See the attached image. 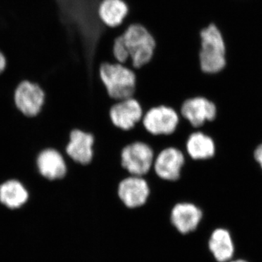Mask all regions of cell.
I'll use <instances>...</instances> for the list:
<instances>
[{
  "label": "cell",
  "instance_id": "obj_1",
  "mask_svg": "<svg viewBox=\"0 0 262 262\" xmlns=\"http://www.w3.org/2000/svg\"><path fill=\"white\" fill-rule=\"evenodd\" d=\"M56 1L74 61L82 65L88 75H96L101 64L98 62V48L106 33V26L98 15L102 0Z\"/></svg>",
  "mask_w": 262,
  "mask_h": 262
},
{
  "label": "cell",
  "instance_id": "obj_2",
  "mask_svg": "<svg viewBox=\"0 0 262 262\" xmlns=\"http://www.w3.org/2000/svg\"><path fill=\"white\" fill-rule=\"evenodd\" d=\"M130 58L129 68L140 70L154 58L156 42L149 31L139 24H131L125 32L116 38Z\"/></svg>",
  "mask_w": 262,
  "mask_h": 262
},
{
  "label": "cell",
  "instance_id": "obj_3",
  "mask_svg": "<svg viewBox=\"0 0 262 262\" xmlns=\"http://www.w3.org/2000/svg\"><path fill=\"white\" fill-rule=\"evenodd\" d=\"M99 77L108 96L115 102L134 98L136 75L132 69L117 62L103 61L99 66Z\"/></svg>",
  "mask_w": 262,
  "mask_h": 262
},
{
  "label": "cell",
  "instance_id": "obj_4",
  "mask_svg": "<svg viewBox=\"0 0 262 262\" xmlns=\"http://www.w3.org/2000/svg\"><path fill=\"white\" fill-rule=\"evenodd\" d=\"M201 49L199 53V67L205 75H215L225 69L226 48L220 29L210 24L200 33Z\"/></svg>",
  "mask_w": 262,
  "mask_h": 262
},
{
  "label": "cell",
  "instance_id": "obj_5",
  "mask_svg": "<svg viewBox=\"0 0 262 262\" xmlns=\"http://www.w3.org/2000/svg\"><path fill=\"white\" fill-rule=\"evenodd\" d=\"M155 158L151 146L142 141H135L122 149L121 165L130 176L144 177L152 169Z\"/></svg>",
  "mask_w": 262,
  "mask_h": 262
},
{
  "label": "cell",
  "instance_id": "obj_6",
  "mask_svg": "<svg viewBox=\"0 0 262 262\" xmlns=\"http://www.w3.org/2000/svg\"><path fill=\"white\" fill-rule=\"evenodd\" d=\"M180 117L170 106H155L148 110L141 120L143 126L153 136H169L173 134L178 126Z\"/></svg>",
  "mask_w": 262,
  "mask_h": 262
},
{
  "label": "cell",
  "instance_id": "obj_7",
  "mask_svg": "<svg viewBox=\"0 0 262 262\" xmlns=\"http://www.w3.org/2000/svg\"><path fill=\"white\" fill-rule=\"evenodd\" d=\"M179 115L187 120L194 130H198L206 122L214 121L218 115V108L211 100L196 96L183 102Z\"/></svg>",
  "mask_w": 262,
  "mask_h": 262
},
{
  "label": "cell",
  "instance_id": "obj_8",
  "mask_svg": "<svg viewBox=\"0 0 262 262\" xmlns=\"http://www.w3.org/2000/svg\"><path fill=\"white\" fill-rule=\"evenodd\" d=\"M117 195L126 208L130 209L141 208L149 199V184L144 177L129 176L119 183Z\"/></svg>",
  "mask_w": 262,
  "mask_h": 262
},
{
  "label": "cell",
  "instance_id": "obj_9",
  "mask_svg": "<svg viewBox=\"0 0 262 262\" xmlns=\"http://www.w3.org/2000/svg\"><path fill=\"white\" fill-rule=\"evenodd\" d=\"M203 216V210L199 206L189 202H182L172 208L170 222L179 234L187 235L198 230Z\"/></svg>",
  "mask_w": 262,
  "mask_h": 262
},
{
  "label": "cell",
  "instance_id": "obj_10",
  "mask_svg": "<svg viewBox=\"0 0 262 262\" xmlns=\"http://www.w3.org/2000/svg\"><path fill=\"white\" fill-rule=\"evenodd\" d=\"M186 157L177 148H165L155 157L152 169L155 174L167 182H177L181 177Z\"/></svg>",
  "mask_w": 262,
  "mask_h": 262
},
{
  "label": "cell",
  "instance_id": "obj_11",
  "mask_svg": "<svg viewBox=\"0 0 262 262\" xmlns=\"http://www.w3.org/2000/svg\"><path fill=\"white\" fill-rule=\"evenodd\" d=\"M17 108L27 117H35L40 113L45 102V93L40 86L30 81H23L14 93Z\"/></svg>",
  "mask_w": 262,
  "mask_h": 262
},
{
  "label": "cell",
  "instance_id": "obj_12",
  "mask_svg": "<svg viewBox=\"0 0 262 262\" xmlns=\"http://www.w3.org/2000/svg\"><path fill=\"white\" fill-rule=\"evenodd\" d=\"M94 144L95 138L92 134L74 129L70 132L63 155L74 163L88 165L94 158Z\"/></svg>",
  "mask_w": 262,
  "mask_h": 262
},
{
  "label": "cell",
  "instance_id": "obj_13",
  "mask_svg": "<svg viewBox=\"0 0 262 262\" xmlns=\"http://www.w3.org/2000/svg\"><path fill=\"white\" fill-rule=\"evenodd\" d=\"M144 112L140 103L134 98L117 101L111 106L110 117L115 127L128 131L141 122Z\"/></svg>",
  "mask_w": 262,
  "mask_h": 262
},
{
  "label": "cell",
  "instance_id": "obj_14",
  "mask_svg": "<svg viewBox=\"0 0 262 262\" xmlns=\"http://www.w3.org/2000/svg\"><path fill=\"white\" fill-rule=\"evenodd\" d=\"M37 165L39 173L51 182L62 180L68 171L64 155L55 148L42 151L38 156Z\"/></svg>",
  "mask_w": 262,
  "mask_h": 262
},
{
  "label": "cell",
  "instance_id": "obj_15",
  "mask_svg": "<svg viewBox=\"0 0 262 262\" xmlns=\"http://www.w3.org/2000/svg\"><path fill=\"white\" fill-rule=\"evenodd\" d=\"M216 152V145L213 138L201 130L192 132L188 137L186 153L193 160L211 159Z\"/></svg>",
  "mask_w": 262,
  "mask_h": 262
},
{
  "label": "cell",
  "instance_id": "obj_16",
  "mask_svg": "<svg viewBox=\"0 0 262 262\" xmlns=\"http://www.w3.org/2000/svg\"><path fill=\"white\" fill-rule=\"evenodd\" d=\"M128 12V6L123 0H102L98 8L100 20L111 28L121 25Z\"/></svg>",
  "mask_w": 262,
  "mask_h": 262
},
{
  "label": "cell",
  "instance_id": "obj_17",
  "mask_svg": "<svg viewBox=\"0 0 262 262\" xmlns=\"http://www.w3.org/2000/svg\"><path fill=\"white\" fill-rule=\"evenodd\" d=\"M29 192L17 180H9L0 185V203L10 210L18 209L28 201Z\"/></svg>",
  "mask_w": 262,
  "mask_h": 262
},
{
  "label": "cell",
  "instance_id": "obj_18",
  "mask_svg": "<svg viewBox=\"0 0 262 262\" xmlns=\"http://www.w3.org/2000/svg\"><path fill=\"white\" fill-rule=\"evenodd\" d=\"M208 246L213 257L218 262L229 261L233 256V242L227 229L218 228L213 230Z\"/></svg>",
  "mask_w": 262,
  "mask_h": 262
},
{
  "label": "cell",
  "instance_id": "obj_19",
  "mask_svg": "<svg viewBox=\"0 0 262 262\" xmlns=\"http://www.w3.org/2000/svg\"><path fill=\"white\" fill-rule=\"evenodd\" d=\"M254 158L262 168V144L257 146L254 151Z\"/></svg>",
  "mask_w": 262,
  "mask_h": 262
},
{
  "label": "cell",
  "instance_id": "obj_20",
  "mask_svg": "<svg viewBox=\"0 0 262 262\" xmlns=\"http://www.w3.org/2000/svg\"><path fill=\"white\" fill-rule=\"evenodd\" d=\"M7 67V59L4 53L0 51V75L5 70Z\"/></svg>",
  "mask_w": 262,
  "mask_h": 262
},
{
  "label": "cell",
  "instance_id": "obj_21",
  "mask_svg": "<svg viewBox=\"0 0 262 262\" xmlns=\"http://www.w3.org/2000/svg\"><path fill=\"white\" fill-rule=\"evenodd\" d=\"M231 262H247L244 261V260H236V261H231Z\"/></svg>",
  "mask_w": 262,
  "mask_h": 262
}]
</instances>
